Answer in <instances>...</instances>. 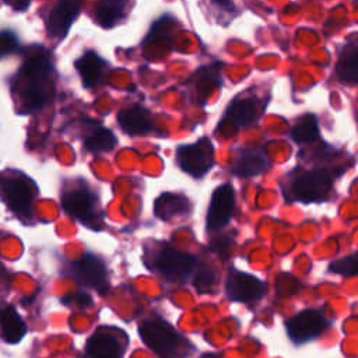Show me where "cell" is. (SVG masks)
I'll list each match as a JSON object with an SVG mask.
<instances>
[{
    "mask_svg": "<svg viewBox=\"0 0 358 358\" xmlns=\"http://www.w3.org/2000/svg\"><path fill=\"white\" fill-rule=\"evenodd\" d=\"M53 64L49 55L41 50L32 55L18 74L20 94L27 110L42 108L53 94Z\"/></svg>",
    "mask_w": 358,
    "mask_h": 358,
    "instance_id": "6da1fadb",
    "label": "cell"
},
{
    "mask_svg": "<svg viewBox=\"0 0 358 358\" xmlns=\"http://www.w3.org/2000/svg\"><path fill=\"white\" fill-rule=\"evenodd\" d=\"M331 185L333 175L327 169H302L299 173L292 172L285 194L291 201L322 203L327 200Z\"/></svg>",
    "mask_w": 358,
    "mask_h": 358,
    "instance_id": "7a4b0ae2",
    "label": "cell"
},
{
    "mask_svg": "<svg viewBox=\"0 0 358 358\" xmlns=\"http://www.w3.org/2000/svg\"><path fill=\"white\" fill-rule=\"evenodd\" d=\"M64 211L94 229L102 227L103 213L98 196L87 185H81L66 192L62 197Z\"/></svg>",
    "mask_w": 358,
    "mask_h": 358,
    "instance_id": "3957f363",
    "label": "cell"
},
{
    "mask_svg": "<svg viewBox=\"0 0 358 358\" xmlns=\"http://www.w3.org/2000/svg\"><path fill=\"white\" fill-rule=\"evenodd\" d=\"M144 344L159 358H178L183 338L162 319H150L138 327Z\"/></svg>",
    "mask_w": 358,
    "mask_h": 358,
    "instance_id": "277c9868",
    "label": "cell"
},
{
    "mask_svg": "<svg viewBox=\"0 0 358 358\" xmlns=\"http://www.w3.org/2000/svg\"><path fill=\"white\" fill-rule=\"evenodd\" d=\"M176 161L182 171L193 178H201L214 165L213 143L203 137L193 144L180 145L176 151Z\"/></svg>",
    "mask_w": 358,
    "mask_h": 358,
    "instance_id": "5b68a950",
    "label": "cell"
},
{
    "mask_svg": "<svg viewBox=\"0 0 358 358\" xmlns=\"http://www.w3.org/2000/svg\"><path fill=\"white\" fill-rule=\"evenodd\" d=\"M154 270L172 280L186 281L196 271L199 262L194 256L176 250L171 246L159 249L152 259Z\"/></svg>",
    "mask_w": 358,
    "mask_h": 358,
    "instance_id": "8992f818",
    "label": "cell"
},
{
    "mask_svg": "<svg viewBox=\"0 0 358 358\" xmlns=\"http://www.w3.org/2000/svg\"><path fill=\"white\" fill-rule=\"evenodd\" d=\"M0 187L7 206L18 215L28 217L35 194L34 183L22 175H4L0 178Z\"/></svg>",
    "mask_w": 358,
    "mask_h": 358,
    "instance_id": "52a82bcc",
    "label": "cell"
},
{
    "mask_svg": "<svg viewBox=\"0 0 358 358\" xmlns=\"http://www.w3.org/2000/svg\"><path fill=\"white\" fill-rule=\"evenodd\" d=\"M326 326L327 319L316 309H305L291 317L285 324L288 337L296 344L317 337Z\"/></svg>",
    "mask_w": 358,
    "mask_h": 358,
    "instance_id": "ba28073f",
    "label": "cell"
},
{
    "mask_svg": "<svg viewBox=\"0 0 358 358\" xmlns=\"http://www.w3.org/2000/svg\"><path fill=\"white\" fill-rule=\"evenodd\" d=\"M73 277L83 285L91 287L99 292L108 288V270L105 263L92 253H85L71 266Z\"/></svg>",
    "mask_w": 358,
    "mask_h": 358,
    "instance_id": "9c48e42d",
    "label": "cell"
},
{
    "mask_svg": "<svg viewBox=\"0 0 358 358\" xmlns=\"http://www.w3.org/2000/svg\"><path fill=\"white\" fill-rule=\"evenodd\" d=\"M225 292L232 301L255 302L264 295L266 284L249 273L231 271L227 277Z\"/></svg>",
    "mask_w": 358,
    "mask_h": 358,
    "instance_id": "30bf717a",
    "label": "cell"
},
{
    "mask_svg": "<svg viewBox=\"0 0 358 358\" xmlns=\"http://www.w3.org/2000/svg\"><path fill=\"white\" fill-rule=\"evenodd\" d=\"M235 192L229 183L218 186L213 194L207 213V229H220L225 227L234 213Z\"/></svg>",
    "mask_w": 358,
    "mask_h": 358,
    "instance_id": "8fae6325",
    "label": "cell"
},
{
    "mask_svg": "<svg viewBox=\"0 0 358 358\" xmlns=\"http://www.w3.org/2000/svg\"><path fill=\"white\" fill-rule=\"evenodd\" d=\"M266 102L259 101L255 96H245L234 99L224 115V123H231L236 127L250 126L259 120L263 113Z\"/></svg>",
    "mask_w": 358,
    "mask_h": 358,
    "instance_id": "7c38bea8",
    "label": "cell"
},
{
    "mask_svg": "<svg viewBox=\"0 0 358 358\" xmlns=\"http://www.w3.org/2000/svg\"><path fill=\"white\" fill-rule=\"evenodd\" d=\"M81 0H59L48 18V32L50 36L62 39L69 32L73 21L80 14Z\"/></svg>",
    "mask_w": 358,
    "mask_h": 358,
    "instance_id": "4fadbf2b",
    "label": "cell"
},
{
    "mask_svg": "<svg viewBox=\"0 0 358 358\" xmlns=\"http://www.w3.org/2000/svg\"><path fill=\"white\" fill-rule=\"evenodd\" d=\"M120 129L130 136H144L154 130V122L148 109L141 105H131L117 113Z\"/></svg>",
    "mask_w": 358,
    "mask_h": 358,
    "instance_id": "5bb4252c",
    "label": "cell"
},
{
    "mask_svg": "<svg viewBox=\"0 0 358 358\" xmlns=\"http://www.w3.org/2000/svg\"><path fill=\"white\" fill-rule=\"evenodd\" d=\"M85 354L88 358H123V345L110 331L98 329L87 341Z\"/></svg>",
    "mask_w": 358,
    "mask_h": 358,
    "instance_id": "9a60e30c",
    "label": "cell"
},
{
    "mask_svg": "<svg viewBox=\"0 0 358 358\" xmlns=\"http://www.w3.org/2000/svg\"><path fill=\"white\" fill-rule=\"evenodd\" d=\"M106 66L108 63L94 50H87L76 60V69L85 88H94L101 83Z\"/></svg>",
    "mask_w": 358,
    "mask_h": 358,
    "instance_id": "2e32d148",
    "label": "cell"
},
{
    "mask_svg": "<svg viewBox=\"0 0 358 358\" xmlns=\"http://www.w3.org/2000/svg\"><path fill=\"white\" fill-rule=\"evenodd\" d=\"M27 333V324L11 305L0 306V336L6 343L15 344Z\"/></svg>",
    "mask_w": 358,
    "mask_h": 358,
    "instance_id": "e0dca14e",
    "label": "cell"
},
{
    "mask_svg": "<svg viewBox=\"0 0 358 358\" xmlns=\"http://www.w3.org/2000/svg\"><path fill=\"white\" fill-rule=\"evenodd\" d=\"M129 8V0H98L95 20L102 28H112L120 22Z\"/></svg>",
    "mask_w": 358,
    "mask_h": 358,
    "instance_id": "ac0fdd59",
    "label": "cell"
},
{
    "mask_svg": "<svg viewBox=\"0 0 358 358\" xmlns=\"http://www.w3.org/2000/svg\"><path fill=\"white\" fill-rule=\"evenodd\" d=\"M189 210V200L185 196L175 193H162L154 204V213L161 220H171L176 215H186Z\"/></svg>",
    "mask_w": 358,
    "mask_h": 358,
    "instance_id": "d6986e66",
    "label": "cell"
},
{
    "mask_svg": "<svg viewBox=\"0 0 358 358\" xmlns=\"http://www.w3.org/2000/svg\"><path fill=\"white\" fill-rule=\"evenodd\" d=\"M268 166V158L263 150H245L238 157L235 164V173L239 176H256L264 172Z\"/></svg>",
    "mask_w": 358,
    "mask_h": 358,
    "instance_id": "ffe728a7",
    "label": "cell"
},
{
    "mask_svg": "<svg viewBox=\"0 0 358 358\" xmlns=\"http://www.w3.org/2000/svg\"><path fill=\"white\" fill-rule=\"evenodd\" d=\"M357 60H358V46L357 42L347 43L340 53V59L336 67V74L341 83L355 84L357 83Z\"/></svg>",
    "mask_w": 358,
    "mask_h": 358,
    "instance_id": "44dd1931",
    "label": "cell"
},
{
    "mask_svg": "<svg viewBox=\"0 0 358 358\" xmlns=\"http://www.w3.org/2000/svg\"><path fill=\"white\" fill-rule=\"evenodd\" d=\"M291 138L295 143L306 144L313 143L319 138V124L317 117L313 113H306L298 119V122L291 129Z\"/></svg>",
    "mask_w": 358,
    "mask_h": 358,
    "instance_id": "7402d4cb",
    "label": "cell"
},
{
    "mask_svg": "<svg viewBox=\"0 0 358 358\" xmlns=\"http://www.w3.org/2000/svg\"><path fill=\"white\" fill-rule=\"evenodd\" d=\"M85 147L91 152H108L112 151L117 143L113 131L105 127H96L85 138Z\"/></svg>",
    "mask_w": 358,
    "mask_h": 358,
    "instance_id": "603a6c76",
    "label": "cell"
},
{
    "mask_svg": "<svg viewBox=\"0 0 358 358\" xmlns=\"http://www.w3.org/2000/svg\"><path fill=\"white\" fill-rule=\"evenodd\" d=\"M329 271L341 274V275H354L357 274V255L351 253L343 259L334 260L329 266Z\"/></svg>",
    "mask_w": 358,
    "mask_h": 358,
    "instance_id": "cb8c5ba5",
    "label": "cell"
},
{
    "mask_svg": "<svg viewBox=\"0 0 358 358\" xmlns=\"http://www.w3.org/2000/svg\"><path fill=\"white\" fill-rule=\"evenodd\" d=\"M213 281H214V274L208 268H201L200 271H197L194 277V285L199 292H208L210 287L213 285Z\"/></svg>",
    "mask_w": 358,
    "mask_h": 358,
    "instance_id": "d4e9b609",
    "label": "cell"
},
{
    "mask_svg": "<svg viewBox=\"0 0 358 358\" xmlns=\"http://www.w3.org/2000/svg\"><path fill=\"white\" fill-rule=\"evenodd\" d=\"M18 48V39L11 31L0 32V55L13 53Z\"/></svg>",
    "mask_w": 358,
    "mask_h": 358,
    "instance_id": "484cf974",
    "label": "cell"
},
{
    "mask_svg": "<svg viewBox=\"0 0 358 358\" xmlns=\"http://www.w3.org/2000/svg\"><path fill=\"white\" fill-rule=\"evenodd\" d=\"M211 7L217 8L220 14H228L229 18L235 15V11H236V7L235 4L232 3V0H208Z\"/></svg>",
    "mask_w": 358,
    "mask_h": 358,
    "instance_id": "4316f807",
    "label": "cell"
},
{
    "mask_svg": "<svg viewBox=\"0 0 358 358\" xmlns=\"http://www.w3.org/2000/svg\"><path fill=\"white\" fill-rule=\"evenodd\" d=\"M6 3H7L11 8H14V10H17V11H22V10H25V8L29 6L31 0H6Z\"/></svg>",
    "mask_w": 358,
    "mask_h": 358,
    "instance_id": "83f0119b",
    "label": "cell"
}]
</instances>
